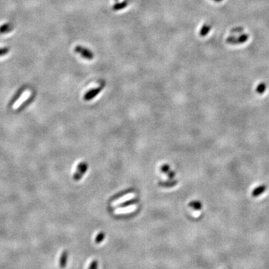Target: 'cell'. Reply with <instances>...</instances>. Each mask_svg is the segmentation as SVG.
Wrapping results in <instances>:
<instances>
[{"label": "cell", "instance_id": "cell-13", "mask_svg": "<svg viewBox=\"0 0 269 269\" xmlns=\"http://www.w3.org/2000/svg\"><path fill=\"white\" fill-rule=\"evenodd\" d=\"M161 170L163 172V173H166V174H168V173L170 172L169 166L167 165V164H164V165L161 167Z\"/></svg>", "mask_w": 269, "mask_h": 269}, {"label": "cell", "instance_id": "cell-6", "mask_svg": "<svg viewBox=\"0 0 269 269\" xmlns=\"http://www.w3.org/2000/svg\"><path fill=\"white\" fill-rule=\"evenodd\" d=\"M188 206H189L190 207L193 208L194 210H200L203 207L201 202L199 201V200H194V201L190 202L189 204H188Z\"/></svg>", "mask_w": 269, "mask_h": 269}, {"label": "cell", "instance_id": "cell-10", "mask_svg": "<svg viewBox=\"0 0 269 269\" xmlns=\"http://www.w3.org/2000/svg\"><path fill=\"white\" fill-rule=\"evenodd\" d=\"M105 233L103 232H100L97 236H96V238H95V243L96 244L101 243V242L104 240V238H105Z\"/></svg>", "mask_w": 269, "mask_h": 269}, {"label": "cell", "instance_id": "cell-14", "mask_svg": "<svg viewBox=\"0 0 269 269\" xmlns=\"http://www.w3.org/2000/svg\"><path fill=\"white\" fill-rule=\"evenodd\" d=\"M9 52V49L8 48H2V49H0V56H2V55H6L7 53H8Z\"/></svg>", "mask_w": 269, "mask_h": 269}, {"label": "cell", "instance_id": "cell-9", "mask_svg": "<svg viewBox=\"0 0 269 269\" xmlns=\"http://www.w3.org/2000/svg\"><path fill=\"white\" fill-rule=\"evenodd\" d=\"M11 26L10 24L7 23V24H4L3 26L0 27V33H5V32H8L9 31H11Z\"/></svg>", "mask_w": 269, "mask_h": 269}, {"label": "cell", "instance_id": "cell-3", "mask_svg": "<svg viewBox=\"0 0 269 269\" xmlns=\"http://www.w3.org/2000/svg\"><path fill=\"white\" fill-rule=\"evenodd\" d=\"M104 85H105L103 84V85L100 86L99 88H94V89L91 90V91H88V92L85 94V96H84V100H86V101H88V100H92V99L94 98L95 96H96V95L100 94V91L103 90Z\"/></svg>", "mask_w": 269, "mask_h": 269}, {"label": "cell", "instance_id": "cell-2", "mask_svg": "<svg viewBox=\"0 0 269 269\" xmlns=\"http://www.w3.org/2000/svg\"><path fill=\"white\" fill-rule=\"evenodd\" d=\"M87 169H88V164H86L85 162L80 163V164H79L78 168H77V170L76 171V173H75L74 177H73V178H74L75 180H79L81 177L85 174Z\"/></svg>", "mask_w": 269, "mask_h": 269}, {"label": "cell", "instance_id": "cell-16", "mask_svg": "<svg viewBox=\"0 0 269 269\" xmlns=\"http://www.w3.org/2000/svg\"><path fill=\"white\" fill-rule=\"evenodd\" d=\"M114 1H116V2H117V1H118V0H114Z\"/></svg>", "mask_w": 269, "mask_h": 269}, {"label": "cell", "instance_id": "cell-7", "mask_svg": "<svg viewBox=\"0 0 269 269\" xmlns=\"http://www.w3.org/2000/svg\"><path fill=\"white\" fill-rule=\"evenodd\" d=\"M127 5H128V2L127 1H124L121 3H117V4L113 5L112 9L114 11H120V10H122V9L125 8L127 6Z\"/></svg>", "mask_w": 269, "mask_h": 269}, {"label": "cell", "instance_id": "cell-12", "mask_svg": "<svg viewBox=\"0 0 269 269\" xmlns=\"http://www.w3.org/2000/svg\"><path fill=\"white\" fill-rule=\"evenodd\" d=\"M88 269H98V262L96 260H93Z\"/></svg>", "mask_w": 269, "mask_h": 269}, {"label": "cell", "instance_id": "cell-1", "mask_svg": "<svg viewBox=\"0 0 269 269\" xmlns=\"http://www.w3.org/2000/svg\"><path fill=\"white\" fill-rule=\"evenodd\" d=\"M74 51L77 54L80 55L82 58L87 59V60H92L94 58V55L92 53V51H91L90 49H87L85 47H83L82 46H76L75 47Z\"/></svg>", "mask_w": 269, "mask_h": 269}, {"label": "cell", "instance_id": "cell-5", "mask_svg": "<svg viewBox=\"0 0 269 269\" xmlns=\"http://www.w3.org/2000/svg\"><path fill=\"white\" fill-rule=\"evenodd\" d=\"M67 259H68V252L67 250H64L62 254V255H61L60 260H59V266H60L61 268L63 269L67 266Z\"/></svg>", "mask_w": 269, "mask_h": 269}, {"label": "cell", "instance_id": "cell-8", "mask_svg": "<svg viewBox=\"0 0 269 269\" xmlns=\"http://www.w3.org/2000/svg\"><path fill=\"white\" fill-rule=\"evenodd\" d=\"M28 92H25L24 94L22 95V96H21L20 99H19V100H17V104H15V105H14V107H15V109H17V107L20 106L22 104L24 103V101H26L27 100V98L28 97Z\"/></svg>", "mask_w": 269, "mask_h": 269}, {"label": "cell", "instance_id": "cell-4", "mask_svg": "<svg viewBox=\"0 0 269 269\" xmlns=\"http://www.w3.org/2000/svg\"><path fill=\"white\" fill-rule=\"evenodd\" d=\"M266 189H267V186H265V185H261V186H258V187L254 188V191H252V196L254 197H259L261 194H263L266 191Z\"/></svg>", "mask_w": 269, "mask_h": 269}, {"label": "cell", "instance_id": "cell-15", "mask_svg": "<svg viewBox=\"0 0 269 269\" xmlns=\"http://www.w3.org/2000/svg\"><path fill=\"white\" fill-rule=\"evenodd\" d=\"M257 91L259 93H260V94H262V93H263L265 91V88L263 87V86H260V87L258 88Z\"/></svg>", "mask_w": 269, "mask_h": 269}, {"label": "cell", "instance_id": "cell-11", "mask_svg": "<svg viewBox=\"0 0 269 269\" xmlns=\"http://www.w3.org/2000/svg\"><path fill=\"white\" fill-rule=\"evenodd\" d=\"M137 202H139V200H138L137 199H134V200H129V201L123 203L121 204V205L119 206V207H121V208L126 207V206H130V205H132V204L136 203H137Z\"/></svg>", "mask_w": 269, "mask_h": 269}]
</instances>
